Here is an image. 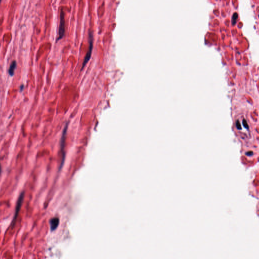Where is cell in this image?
<instances>
[{"instance_id":"obj_6","label":"cell","mask_w":259,"mask_h":259,"mask_svg":"<svg viewBox=\"0 0 259 259\" xmlns=\"http://www.w3.org/2000/svg\"><path fill=\"white\" fill-rule=\"evenodd\" d=\"M17 63L16 61H13L11 63V65L10 66L9 68L8 72L11 76H13L14 73L15 69L16 68Z\"/></svg>"},{"instance_id":"obj_7","label":"cell","mask_w":259,"mask_h":259,"mask_svg":"<svg viewBox=\"0 0 259 259\" xmlns=\"http://www.w3.org/2000/svg\"><path fill=\"white\" fill-rule=\"evenodd\" d=\"M238 13H235L234 14V15H233V16H232V25H234L236 23V20L238 19Z\"/></svg>"},{"instance_id":"obj_9","label":"cell","mask_w":259,"mask_h":259,"mask_svg":"<svg viewBox=\"0 0 259 259\" xmlns=\"http://www.w3.org/2000/svg\"><path fill=\"white\" fill-rule=\"evenodd\" d=\"M1 172H2V167H1V164H0V174H1Z\"/></svg>"},{"instance_id":"obj_3","label":"cell","mask_w":259,"mask_h":259,"mask_svg":"<svg viewBox=\"0 0 259 259\" xmlns=\"http://www.w3.org/2000/svg\"><path fill=\"white\" fill-rule=\"evenodd\" d=\"M65 15L62 9H61L60 13V23L59 26L58 37L57 41H59L63 38L65 34Z\"/></svg>"},{"instance_id":"obj_4","label":"cell","mask_w":259,"mask_h":259,"mask_svg":"<svg viewBox=\"0 0 259 259\" xmlns=\"http://www.w3.org/2000/svg\"><path fill=\"white\" fill-rule=\"evenodd\" d=\"M68 123H67L65 125V127L64 128L63 131L62 135L61 137V142H60V147H61V153H62V160H61V165L60 168L62 167L63 164L64 159H65V151H64V147H65V139L67 136V131L68 129Z\"/></svg>"},{"instance_id":"obj_1","label":"cell","mask_w":259,"mask_h":259,"mask_svg":"<svg viewBox=\"0 0 259 259\" xmlns=\"http://www.w3.org/2000/svg\"><path fill=\"white\" fill-rule=\"evenodd\" d=\"M94 37L92 32H90L89 35V46L88 51H87V54L85 57L84 60L83 61V65L81 67V71L84 68L86 65L88 63L89 61L91 58L93 48Z\"/></svg>"},{"instance_id":"obj_8","label":"cell","mask_w":259,"mask_h":259,"mask_svg":"<svg viewBox=\"0 0 259 259\" xmlns=\"http://www.w3.org/2000/svg\"><path fill=\"white\" fill-rule=\"evenodd\" d=\"M23 89H24V85H22L21 86V88H20V90H21V92L23 91Z\"/></svg>"},{"instance_id":"obj_5","label":"cell","mask_w":259,"mask_h":259,"mask_svg":"<svg viewBox=\"0 0 259 259\" xmlns=\"http://www.w3.org/2000/svg\"><path fill=\"white\" fill-rule=\"evenodd\" d=\"M59 224V219L58 218L55 217L51 219L50 220V229L52 231L55 230L58 226Z\"/></svg>"},{"instance_id":"obj_10","label":"cell","mask_w":259,"mask_h":259,"mask_svg":"<svg viewBox=\"0 0 259 259\" xmlns=\"http://www.w3.org/2000/svg\"><path fill=\"white\" fill-rule=\"evenodd\" d=\"M2 0H0V4H1V3Z\"/></svg>"},{"instance_id":"obj_2","label":"cell","mask_w":259,"mask_h":259,"mask_svg":"<svg viewBox=\"0 0 259 259\" xmlns=\"http://www.w3.org/2000/svg\"><path fill=\"white\" fill-rule=\"evenodd\" d=\"M25 193L24 191H22L21 193L20 196H19L18 199L17 201L16 206V209H15V214H14V216L13 219L11 224H12V227H13L15 226V223H16V221L17 219L18 216L19 215V212L21 210V208L22 205L23 204V201H24V197H25Z\"/></svg>"}]
</instances>
